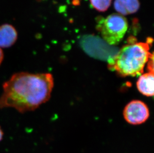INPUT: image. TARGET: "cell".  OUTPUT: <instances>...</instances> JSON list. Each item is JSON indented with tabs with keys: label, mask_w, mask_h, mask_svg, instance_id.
<instances>
[{
	"label": "cell",
	"mask_w": 154,
	"mask_h": 153,
	"mask_svg": "<svg viewBox=\"0 0 154 153\" xmlns=\"http://www.w3.org/2000/svg\"><path fill=\"white\" fill-rule=\"evenodd\" d=\"M54 87L50 73H15L3 84L0 108H13L21 113L34 111L50 100Z\"/></svg>",
	"instance_id": "6da1fadb"
},
{
	"label": "cell",
	"mask_w": 154,
	"mask_h": 153,
	"mask_svg": "<svg viewBox=\"0 0 154 153\" xmlns=\"http://www.w3.org/2000/svg\"><path fill=\"white\" fill-rule=\"evenodd\" d=\"M147 42H137L135 38H129L128 44L118 51L108 61L109 68L121 76L141 75L152 54Z\"/></svg>",
	"instance_id": "7a4b0ae2"
},
{
	"label": "cell",
	"mask_w": 154,
	"mask_h": 153,
	"mask_svg": "<svg viewBox=\"0 0 154 153\" xmlns=\"http://www.w3.org/2000/svg\"><path fill=\"white\" fill-rule=\"evenodd\" d=\"M97 19L96 29L100 32L103 40L109 45L119 44L128 29L127 19L118 14H113L106 18Z\"/></svg>",
	"instance_id": "3957f363"
},
{
	"label": "cell",
	"mask_w": 154,
	"mask_h": 153,
	"mask_svg": "<svg viewBox=\"0 0 154 153\" xmlns=\"http://www.w3.org/2000/svg\"><path fill=\"white\" fill-rule=\"evenodd\" d=\"M124 118L128 123L140 125L146 122L150 116L147 105L139 100H134L127 104L123 110Z\"/></svg>",
	"instance_id": "277c9868"
},
{
	"label": "cell",
	"mask_w": 154,
	"mask_h": 153,
	"mask_svg": "<svg viewBox=\"0 0 154 153\" xmlns=\"http://www.w3.org/2000/svg\"><path fill=\"white\" fill-rule=\"evenodd\" d=\"M17 38V31L12 25L4 24L0 26V47H10Z\"/></svg>",
	"instance_id": "5b68a950"
},
{
	"label": "cell",
	"mask_w": 154,
	"mask_h": 153,
	"mask_svg": "<svg viewBox=\"0 0 154 153\" xmlns=\"http://www.w3.org/2000/svg\"><path fill=\"white\" fill-rule=\"evenodd\" d=\"M154 72H148L141 75L137 82V89L143 95L148 97L154 95Z\"/></svg>",
	"instance_id": "8992f818"
},
{
	"label": "cell",
	"mask_w": 154,
	"mask_h": 153,
	"mask_svg": "<svg viewBox=\"0 0 154 153\" xmlns=\"http://www.w3.org/2000/svg\"><path fill=\"white\" fill-rule=\"evenodd\" d=\"M112 0H90V4L95 10L103 12L107 10Z\"/></svg>",
	"instance_id": "52a82bcc"
},
{
	"label": "cell",
	"mask_w": 154,
	"mask_h": 153,
	"mask_svg": "<svg viewBox=\"0 0 154 153\" xmlns=\"http://www.w3.org/2000/svg\"><path fill=\"white\" fill-rule=\"evenodd\" d=\"M125 2L128 14L135 13L139 9L140 4L139 0H125Z\"/></svg>",
	"instance_id": "ba28073f"
},
{
	"label": "cell",
	"mask_w": 154,
	"mask_h": 153,
	"mask_svg": "<svg viewBox=\"0 0 154 153\" xmlns=\"http://www.w3.org/2000/svg\"><path fill=\"white\" fill-rule=\"evenodd\" d=\"M114 5L115 10L118 12V14L123 16L128 15L126 9L125 0H115Z\"/></svg>",
	"instance_id": "9c48e42d"
},
{
	"label": "cell",
	"mask_w": 154,
	"mask_h": 153,
	"mask_svg": "<svg viewBox=\"0 0 154 153\" xmlns=\"http://www.w3.org/2000/svg\"><path fill=\"white\" fill-rule=\"evenodd\" d=\"M4 58V54L1 48L0 47V65H1L2 63L3 62V60Z\"/></svg>",
	"instance_id": "30bf717a"
},
{
	"label": "cell",
	"mask_w": 154,
	"mask_h": 153,
	"mask_svg": "<svg viewBox=\"0 0 154 153\" xmlns=\"http://www.w3.org/2000/svg\"><path fill=\"white\" fill-rule=\"evenodd\" d=\"M3 137H4V132L3 130L2 129V128L0 126V142L3 140Z\"/></svg>",
	"instance_id": "8fae6325"
}]
</instances>
